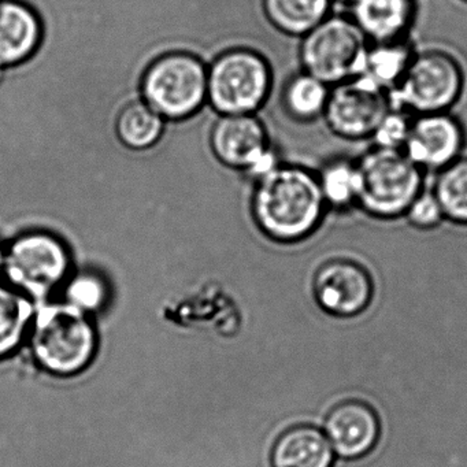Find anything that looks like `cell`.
Wrapping results in <instances>:
<instances>
[{
    "label": "cell",
    "mask_w": 467,
    "mask_h": 467,
    "mask_svg": "<svg viewBox=\"0 0 467 467\" xmlns=\"http://www.w3.org/2000/svg\"><path fill=\"white\" fill-rule=\"evenodd\" d=\"M325 203L317 173L297 165H278L258 179L253 209L256 223L273 239L297 242L318 226Z\"/></svg>",
    "instance_id": "obj_1"
},
{
    "label": "cell",
    "mask_w": 467,
    "mask_h": 467,
    "mask_svg": "<svg viewBox=\"0 0 467 467\" xmlns=\"http://www.w3.org/2000/svg\"><path fill=\"white\" fill-rule=\"evenodd\" d=\"M31 344L35 358L46 370L70 376L88 365L95 354L97 337L80 308L70 303L48 305L37 311Z\"/></svg>",
    "instance_id": "obj_2"
},
{
    "label": "cell",
    "mask_w": 467,
    "mask_h": 467,
    "mask_svg": "<svg viewBox=\"0 0 467 467\" xmlns=\"http://www.w3.org/2000/svg\"><path fill=\"white\" fill-rule=\"evenodd\" d=\"M358 162L359 196L358 204L368 214L393 218L406 214L423 191V171L403 151L368 150Z\"/></svg>",
    "instance_id": "obj_3"
},
{
    "label": "cell",
    "mask_w": 467,
    "mask_h": 467,
    "mask_svg": "<svg viewBox=\"0 0 467 467\" xmlns=\"http://www.w3.org/2000/svg\"><path fill=\"white\" fill-rule=\"evenodd\" d=\"M370 42L351 17L329 16L302 37L303 72L333 87L365 73Z\"/></svg>",
    "instance_id": "obj_4"
},
{
    "label": "cell",
    "mask_w": 467,
    "mask_h": 467,
    "mask_svg": "<svg viewBox=\"0 0 467 467\" xmlns=\"http://www.w3.org/2000/svg\"><path fill=\"white\" fill-rule=\"evenodd\" d=\"M140 91L144 102L162 119H190L206 100V65L190 53L163 54L147 67Z\"/></svg>",
    "instance_id": "obj_5"
},
{
    "label": "cell",
    "mask_w": 467,
    "mask_h": 467,
    "mask_svg": "<svg viewBox=\"0 0 467 467\" xmlns=\"http://www.w3.org/2000/svg\"><path fill=\"white\" fill-rule=\"evenodd\" d=\"M273 86L269 62L251 48L221 54L207 73V97L218 113L253 114L266 103Z\"/></svg>",
    "instance_id": "obj_6"
},
{
    "label": "cell",
    "mask_w": 467,
    "mask_h": 467,
    "mask_svg": "<svg viewBox=\"0 0 467 467\" xmlns=\"http://www.w3.org/2000/svg\"><path fill=\"white\" fill-rule=\"evenodd\" d=\"M463 91V72L459 62L444 51L417 53L395 88L390 89L392 109L415 116L447 113Z\"/></svg>",
    "instance_id": "obj_7"
},
{
    "label": "cell",
    "mask_w": 467,
    "mask_h": 467,
    "mask_svg": "<svg viewBox=\"0 0 467 467\" xmlns=\"http://www.w3.org/2000/svg\"><path fill=\"white\" fill-rule=\"evenodd\" d=\"M390 109L389 92L362 75L330 87L322 119L333 135L359 141L371 139Z\"/></svg>",
    "instance_id": "obj_8"
},
{
    "label": "cell",
    "mask_w": 467,
    "mask_h": 467,
    "mask_svg": "<svg viewBox=\"0 0 467 467\" xmlns=\"http://www.w3.org/2000/svg\"><path fill=\"white\" fill-rule=\"evenodd\" d=\"M67 250L56 237L29 234L20 237L5 254L4 269L10 283L32 297L50 294L67 272Z\"/></svg>",
    "instance_id": "obj_9"
},
{
    "label": "cell",
    "mask_w": 467,
    "mask_h": 467,
    "mask_svg": "<svg viewBox=\"0 0 467 467\" xmlns=\"http://www.w3.org/2000/svg\"><path fill=\"white\" fill-rule=\"evenodd\" d=\"M373 281L360 265L344 259L327 262L314 277V296L322 310L338 318L363 313L373 297Z\"/></svg>",
    "instance_id": "obj_10"
},
{
    "label": "cell",
    "mask_w": 467,
    "mask_h": 467,
    "mask_svg": "<svg viewBox=\"0 0 467 467\" xmlns=\"http://www.w3.org/2000/svg\"><path fill=\"white\" fill-rule=\"evenodd\" d=\"M464 133L461 122L447 113L412 119L403 152L422 171H441L459 160Z\"/></svg>",
    "instance_id": "obj_11"
},
{
    "label": "cell",
    "mask_w": 467,
    "mask_h": 467,
    "mask_svg": "<svg viewBox=\"0 0 467 467\" xmlns=\"http://www.w3.org/2000/svg\"><path fill=\"white\" fill-rule=\"evenodd\" d=\"M210 143L221 163L245 171L272 149L264 122L253 114L223 116L218 119L210 135Z\"/></svg>",
    "instance_id": "obj_12"
},
{
    "label": "cell",
    "mask_w": 467,
    "mask_h": 467,
    "mask_svg": "<svg viewBox=\"0 0 467 467\" xmlns=\"http://www.w3.org/2000/svg\"><path fill=\"white\" fill-rule=\"evenodd\" d=\"M324 433L335 453L341 458L357 459L373 450L381 433V423L368 404L343 401L330 410Z\"/></svg>",
    "instance_id": "obj_13"
},
{
    "label": "cell",
    "mask_w": 467,
    "mask_h": 467,
    "mask_svg": "<svg viewBox=\"0 0 467 467\" xmlns=\"http://www.w3.org/2000/svg\"><path fill=\"white\" fill-rule=\"evenodd\" d=\"M43 32L34 7L23 0H0V69L20 67L34 58Z\"/></svg>",
    "instance_id": "obj_14"
},
{
    "label": "cell",
    "mask_w": 467,
    "mask_h": 467,
    "mask_svg": "<svg viewBox=\"0 0 467 467\" xmlns=\"http://www.w3.org/2000/svg\"><path fill=\"white\" fill-rule=\"evenodd\" d=\"M351 18L370 43L404 39L415 16V0H352Z\"/></svg>",
    "instance_id": "obj_15"
},
{
    "label": "cell",
    "mask_w": 467,
    "mask_h": 467,
    "mask_svg": "<svg viewBox=\"0 0 467 467\" xmlns=\"http://www.w3.org/2000/svg\"><path fill=\"white\" fill-rule=\"evenodd\" d=\"M333 451L324 431L299 425L288 429L275 441L273 467H332Z\"/></svg>",
    "instance_id": "obj_16"
},
{
    "label": "cell",
    "mask_w": 467,
    "mask_h": 467,
    "mask_svg": "<svg viewBox=\"0 0 467 467\" xmlns=\"http://www.w3.org/2000/svg\"><path fill=\"white\" fill-rule=\"evenodd\" d=\"M332 0H262L270 26L288 36L303 37L329 17Z\"/></svg>",
    "instance_id": "obj_17"
},
{
    "label": "cell",
    "mask_w": 467,
    "mask_h": 467,
    "mask_svg": "<svg viewBox=\"0 0 467 467\" xmlns=\"http://www.w3.org/2000/svg\"><path fill=\"white\" fill-rule=\"evenodd\" d=\"M165 122L143 100H132L117 114L114 130L119 143L132 151L151 149L162 138Z\"/></svg>",
    "instance_id": "obj_18"
},
{
    "label": "cell",
    "mask_w": 467,
    "mask_h": 467,
    "mask_svg": "<svg viewBox=\"0 0 467 467\" xmlns=\"http://www.w3.org/2000/svg\"><path fill=\"white\" fill-rule=\"evenodd\" d=\"M415 54L406 37L393 42L370 43L363 75L389 92L403 78Z\"/></svg>",
    "instance_id": "obj_19"
},
{
    "label": "cell",
    "mask_w": 467,
    "mask_h": 467,
    "mask_svg": "<svg viewBox=\"0 0 467 467\" xmlns=\"http://www.w3.org/2000/svg\"><path fill=\"white\" fill-rule=\"evenodd\" d=\"M330 87L306 72L289 78L283 89V106L295 121L313 122L324 116Z\"/></svg>",
    "instance_id": "obj_20"
},
{
    "label": "cell",
    "mask_w": 467,
    "mask_h": 467,
    "mask_svg": "<svg viewBox=\"0 0 467 467\" xmlns=\"http://www.w3.org/2000/svg\"><path fill=\"white\" fill-rule=\"evenodd\" d=\"M317 176L325 203L336 209H347L351 204L358 203L359 171L357 161L333 158L322 166Z\"/></svg>",
    "instance_id": "obj_21"
},
{
    "label": "cell",
    "mask_w": 467,
    "mask_h": 467,
    "mask_svg": "<svg viewBox=\"0 0 467 467\" xmlns=\"http://www.w3.org/2000/svg\"><path fill=\"white\" fill-rule=\"evenodd\" d=\"M32 316L34 307L26 295L0 285V358L17 348Z\"/></svg>",
    "instance_id": "obj_22"
},
{
    "label": "cell",
    "mask_w": 467,
    "mask_h": 467,
    "mask_svg": "<svg viewBox=\"0 0 467 467\" xmlns=\"http://www.w3.org/2000/svg\"><path fill=\"white\" fill-rule=\"evenodd\" d=\"M433 193L444 217L467 223V158H459L439 171Z\"/></svg>",
    "instance_id": "obj_23"
},
{
    "label": "cell",
    "mask_w": 467,
    "mask_h": 467,
    "mask_svg": "<svg viewBox=\"0 0 467 467\" xmlns=\"http://www.w3.org/2000/svg\"><path fill=\"white\" fill-rule=\"evenodd\" d=\"M411 122V114L398 109H390L389 113L381 119L371 136L374 147L403 151L404 144L409 139Z\"/></svg>",
    "instance_id": "obj_24"
},
{
    "label": "cell",
    "mask_w": 467,
    "mask_h": 467,
    "mask_svg": "<svg viewBox=\"0 0 467 467\" xmlns=\"http://www.w3.org/2000/svg\"><path fill=\"white\" fill-rule=\"evenodd\" d=\"M69 303L81 311L97 310L105 300V288L98 278L81 275L69 286Z\"/></svg>",
    "instance_id": "obj_25"
},
{
    "label": "cell",
    "mask_w": 467,
    "mask_h": 467,
    "mask_svg": "<svg viewBox=\"0 0 467 467\" xmlns=\"http://www.w3.org/2000/svg\"><path fill=\"white\" fill-rule=\"evenodd\" d=\"M410 223L418 228H433L439 225L444 218L441 206L434 196L433 191H422L412 202L411 206L406 212Z\"/></svg>",
    "instance_id": "obj_26"
},
{
    "label": "cell",
    "mask_w": 467,
    "mask_h": 467,
    "mask_svg": "<svg viewBox=\"0 0 467 467\" xmlns=\"http://www.w3.org/2000/svg\"><path fill=\"white\" fill-rule=\"evenodd\" d=\"M5 251L4 248L0 247V269H4L5 265Z\"/></svg>",
    "instance_id": "obj_27"
},
{
    "label": "cell",
    "mask_w": 467,
    "mask_h": 467,
    "mask_svg": "<svg viewBox=\"0 0 467 467\" xmlns=\"http://www.w3.org/2000/svg\"><path fill=\"white\" fill-rule=\"evenodd\" d=\"M332 2H337V4L351 5L352 0H332Z\"/></svg>",
    "instance_id": "obj_28"
},
{
    "label": "cell",
    "mask_w": 467,
    "mask_h": 467,
    "mask_svg": "<svg viewBox=\"0 0 467 467\" xmlns=\"http://www.w3.org/2000/svg\"><path fill=\"white\" fill-rule=\"evenodd\" d=\"M462 2H464V4H467V0H462Z\"/></svg>",
    "instance_id": "obj_29"
}]
</instances>
